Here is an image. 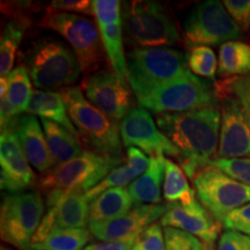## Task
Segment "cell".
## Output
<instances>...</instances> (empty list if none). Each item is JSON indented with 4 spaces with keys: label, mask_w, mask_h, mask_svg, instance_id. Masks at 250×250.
Instances as JSON below:
<instances>
[{
    "label": "cell",
    "mask_w": 250,
    "mask_h": 250,
    "mask_svg": "<svg viewBox=\"0 0 250 250\" xmlns=\"http://www.w3.org/2000/svg\"><path fill=\"white\" fill-rule=\"evenodd\" d=\"M121 1L118 0H94L93 11L100 36L112 70L122 80H127V65L123 45Z\"/></svg>",
    "instance_id": "cell-15"
},
{
    "label": "cell",
    "mask_w": 250,
    "mask_h": 250,
    "mask_svg": "<svg viewBox=\"0 0 250 250\" xmlns=\"http://www.w3.org/2000/svg\"><path fill=\"white\" fill-rule=\"evenodd\" d=\"M217 99L220 102L221 115L218 158L250 156V130L246 105L233 95L223 94L217 95Z\"/></svg>",
    "instance_id": "cell-13"
},
{
    "label": "cell",
    "mask_w": 250,
    "mask_h": 250,
    "mask_svg": "<svg viewBox=\"0 0 250 250\" xmlns=\"http://www.w3.org/2000/svg\"><path fill=\"white\" fill-rule=\"evenodd\" d=\"M44 212V203L40 192L23 191L6 195L0 211L2 241L20 250H30Z\"/></svg>",
    "instance_id": "cell-8"
},
{
    "label": "cell",
    "mask_w": 250,
    "mask_h": 250,
    "mask_svg": "<svg viewBox=\"0 0 250 250\" xmlns=\"http://www.w3.org/2000/svg\"><path fill=\"white\" fill-rule=\"evenodd\" d=\"M183 37L189 48L208 45H223L241 37V30L236 27L227 13L223 2L208 0L192 9L183 27Z\"/></svg>",
    "instance_id": "cell-11"
},
{
    "label": "cell",
    "mask_w": 250,
    "mask_h": 250,
    "mask_svg": "<svg viewBox=\"0 0 250 250\" xmlns=\"http://www.w3.org/2000/svg\"><path fill=\"white\" fill-rule=\"evenodd\" d=\"M8 93L7 98L19 115L26 112L31 98L30 74L26 66L15 67L7 76Z\"/></svg>",
    "instance_id": "cell-29"
},
{
    "label": "cell",
    "mask_w": 250,
    "mask_h": 250,
    "mask_svg": "<svg viewBox=\"0 0 250 250\" xmlns=\"http://www.w3.org/2000/svg\"><path fill=\"white\" fill-rule=\"evenodd\" d=\"M123 159L110 158L96 152H83L77 159L56 166L40 181L46 192H71L73 190L89 191L108 174L122 164Z\"/></svg>",
    "instance_id": "cell-9"
},
{
    "label": "cell",
    "mask_w": 250,
    "mask_h": 250,
    "mask_svg": "<svg viewBox=\"0 0 250 250\" xmlns=\"http://www.w3.org/2000/svg\"><path fill=\"white\" fill-rule=\"evenodd\" d=\"M83 250H92V248H90V247H89V246H87V247H86V248H85V249H83Z\"/></svg>",
    "instance_id": "cell-44"
},
{
    "label": "cell",
    "mask_w": 250,
    "mask_h": 250,
    "mask_svg": "<svg viewBox=\"0 0 250 250\" xmlns=\"http://www.w3.org/2000/svg\"><path fill=\"white\" fill-rule=\"evenodd\" d=\"M166 156H149L147 170L129 186V192L136 205H156L161 203V186L165 180Z\"/></svg>",
    "instance_id": "cell-22"
},
{
    "label": "cell",
    "mask_w": 250,
    "mask_h": 250,
    "mask_svg": "<svg viewBox=\"0 0 250 250\" xmlns=\"http://www.w3.org/2000/svg\"><path fill=\"white\" fill-rule=\"evenodd\" d=\"M220 124L217 105L156 116L159 129L180 151L177 160L190 179L218 158Z\"/></svg>",
    "instance_id": "cell-1"
},
{
    "label": "cell",
    "mask_w": 250,
    "mask_h": 250,
    "mask_svg": "<svg viewBox=\"0 0 250 250\" xmlns=\"http://www.w3.org/2000/svg\"><path fill=\"white\" fill-rule=\"evenodd\" d=\"M217 95H233L242 103H250V77L228 78L214 86Z\"/></svg>",
    "instance_id": "cell-34"
},
{
    "label": "cell",
    "mask_w": 250,
    "mask_h": 250,
    "mask_svg": "<svg viewBox=\"0 0 250 250\" xmlns=\"http://www.w3.org/2000/svg\"><path fill=\"white\" fill-rule=\"evenodd\" d=\"M126 65L136 98L190 72L186 55L171 48H134L127 52Z\"/></svg>",
    "instance_id": "cell-3"
},
{
    "label": "cell",
    "mask_w": 250,
    "mask_h": 250,
    "mask_svg": "<svg viewBox=\"0 0 250 250\" xmlns=\"http://www.w3.org/2000/svg\"><path fill=\"white\" fill-rule=\"evenodd\" d=\"M81 89L92 104L114 122L123 121L133 110L131 90L115 72L99 71L86 77Z\"/></svg>",
    "instance_id": "cell-12"
},
{
    "label": "cell",
    "mask_w": 250,
    "mask_h": 250,
    "mask_svg": "<svg viewBox=\"0 0 250 250\" xmlns=\"http://www.w3.org/2000/svg\"><path fill=\"white\" fill-rule=\"evenodd\" d=\"M148 166L149 158L145 153L137 147H129L126 151V165L114 168L105 179L86 192V198L88 202H93L109 189L123 188L131 184V181L139 179L147 170Z\"/></svg>",
    "instance_id": "cell-20"
},
{
    "label": "cell",
    "mask_w": 250,
    "mask_h": 250,
    "mask_svg": "<svg viewBox=\"0 0 250 250\" xmlns=\"http://www.w3.org/2000/svg\"><path fill=\"white\" fill-rule=\"evenodd\" d=\"M48 211L55 214V228H86L89 223L88 199L83 190L64 193Z\"/></svg>",
    "instance_id": "cell-23"
},
{
    "label": "cell",
    "mask_w": 250,
    "mask_h": 250,
    "mask_svg": "<svg viewBox=\"0 0 250 250\" xmlns=\"http://www.w3.org/2000/svg\"><path fill=\"white\" fill-rule=\"evenodd\" d=\"M250 73V45L229 41L219 49L218 74L221 78L247 76Z\"/></svg>",
    "instance_id": "cell-27"
},
{
    "label": "cell",
    "mask_w": 250,
    "mask_h": 250,
    "mask_svg": "<svg viewBox=\"0 0 250 250\" xmlns=\"http://www.w3.org/2000/svg\"><path fill=\"white\" fill-rule=\"evenodd\" d=\"M136 239L122 240V241H108L102 243H94L89 247L92 250H132Z\"/></svg>",
    "instance_id": "cell-41"
},
{
    "label": "cell",
    "mask_w": 250,
    "mask_h": 250,
    "mask_svg": "<svg viewBox=\"0 0 250 250\" xmlns=\"http://www.w3.org/2000/svg\"><path fill=\"white\" fill-rule=\"evenodd\" d=\"M121 138L125 147H137L149 156L180 158V151L159 129L148 110L134 108L121 123Z\"/></svg>",
    "instance_id": "cell-14"
},
{
    "label": "cell",
    "mask_w": 250,
    "mask_h": 250,
    "mask_svg": "<svg viewBox=\"0 0 250 250\" xmlns=\"http://www.w3.org/2000/svg\"><path fill=\"white\" fill-rule=\"evenodd\" d=\"M217 250H250V236L235 230H226L219 237Z\"/></svg>",
    "instance_id": "cell-39"
},
{
    "label": "cell",
    "mask_w": 250,
    "mask_h": 250,
    "mask_svg": "<svg viewBox=\"0 0 250 250\" xmlns=\"http://www.w3.org/2000/svg\"><path fill=\"white\" fill-rule=\"evenodd\" d=\"M223 226L226 230H235L250 236V203L230 212L225 219Z\"/></svg>",
    "instance_id": "cell-37"
},
{
    "label": "cell",
    "mask_w": 250,
    "mask_h": 250,
    "mask_svg": "<svg viewBox=\"0 0 250 250\" xmlns=\"http://www.w3.org/2000/svg\"><path fill=\"white\" fill-rule=\"evenodd\" d=\"M59 93L66 104L71 121L89 145L99 154L123 159L121 134L115 122L86 100L79 87H67Z\"/></svg>",
    "instance_id": "cell-2"
},
{
    "label": "cell",
    "mask_w": 250,
    "mask_h": 250,
    "mask_svg": "<svg viewBox=\"0 0 250 250\" xmlns=\"http://www.w3.org/2000/svg\"><path fill=\"white\" fill-rule=\"evenodd\" d=\"M23 29L18 23L8 22L2 30L0 41V74L7 77L13 67L15 55L23 39Z\"/></svg>",
    "instance_id": "cell-30"
},
{
    "label": "cell",
    "mask_w": 250,
    "mask_h": 250,
    "mask_svg": "<svg viewBox=\"0 0 250 250\" xmlns=\"http://www.w3.org/2000/svg\"><path fill=\"white\" fill-rule=\"evenodd\" d=\"M0 165L1 190L11 193L23 192L35 183L36 175L31 169L15 130L1 131Z\"/></svg>",
    "instance_id": "cell-17"
},
{
    "label": "cell",
    "mask_w": 250,
    "mask_h": 250,
    "mask_svg": "<svg viewBox=\"0 0 250 250\" xmlns=\"http://www.w3.org/2000/svg\"><path fill=\"white\" fill-rule=\"evenodd\" d=\"M164 198L168 204L191 205L197 202L196 191L191 189L188 182L187 174L169 159H165V180H164Z\"/></svg>",
    "instance_id": "cell-26"
},
{
    "label": "cell",
    "mask_w": 250,
    "mask_h": 250,
    "mask_svg": "<svg viewBox=\"0 0 250 250\" xmlns=\"http://www.w3.org/2000/svg\"><path fill=\"white\" fill-rule=\"evenodd\" d=\"M160 224L192 234L210 245H213L218 239L221 228V224L198 202L188 206L170 204Z\"/></svg>",
    "instance_id": "cell-18"
},
{
    "label": "cell",
    "mask_w": 250,
    "mask_h": 250,
    "mask_svg": "<svg viewBox=\"0 0 250 250\" xmlns=\"http://www.w3.org/2000/svg\"><path fill=\"white\" fill-rule=\"evenodd\" d=\"M210 167H214L226 174L227 176L239 181L246 186L250 187V159H215L208 164Z\"/></svg>",
    "instance_id": "cell-33"
},
{
    "label": "cell",
    "mask_w": 250,
    "mask_h": 250,
    "mask_svg": "<svg viewBox=\"0 0 250 250\" xmlns=\"http://www.w3.org/2000/svg\"><path fill=\"white\" fill-rule=\"evenodd\" d=\"M223 5L240 30L250 28V0H225Z\"/></svg>",
    "instance_id": "cell-36"
},
{
    "label": "cell",
    "mask_w": 250,
    "mask_h": 250,
    "mask_svg": "<svg viewBox=\"0 0 250 250\" xmlns=\"http://www.w3.org/2000/svg\"><path fill=\"white\" fill-rule=\"evenodd\" d=\"M49 8L56 12H62V13L94 15L93 1H89V0H56L50 4Z\"/></svg>",
    "instance_id": "cell-38"
},
{
    "label": "cell",
    "mask_w": 250,
    "mask_h": 250,
    "mask_svg": "<svg viewBox=\"0 0 250 250\" xmlns=\"http://www.w3.org/2000/svg\"><path fill=\"white\" fill-rule=\"evenodd\" d=\"M15 132L28 161L34 168L41 173H48L56 167L57 162L50 152L45 133L35 116L27 115L20 117Z\"/></svg>",
    "instance_id": "cell-19"
},
{
    "label": "cell",
    "mask_w": 250,
    "mask_h": 250,
    "mask_svg": "<svg viewBox=\"0 0 250 250\" xmlns=\"http://www.w3.org/2000/svg\"><path fill=\"white\" fill-rule=\"evenodd\" d=\"M90 239L86 228H54L42 243L34 250H83Z\"/></svg>",
    "instance_id": "cell-28"
},
{
    "label": "cell",
    "mask_w": 250,
    "mask_h": 250,
    "mask_svg": "<svg viewBox=\"0 0 250 250\" xmlns=\"http://www.w3.org/2000/svg\"><path fill=\"white\" fill-rule=\"evenodd\" d=\"M41 26L57 31L70 43L86 77L95 73L103 61V44L99 28L92 20L48 8Z\"/></svg>",
    "instance_id": "cell-7"
},
{
    "label": "cell",
    "mask_w": 250,
    "mask_h": 250,
    "mask_svg": "<svg viewBox=\"0 0 250 250\" xmlns=\"http://www.w3.org/2000/svg\"><path fill=\"white\" fill-rule=\"evenodd\" d=\"M123 28L131 44L143 49L176 44L180 34L160 2L131 1L124 7Z\"/></svg>",
    "instance_id": "cell-5"
},
{
    "label": "cell",
    "mask_w": 250,
    "mask_h": 250,
    "mask_svg": "<svg viewBox=\"0 0 250 250\" xmlns=\"http://www.w3.org/2000/svg\"><path fill=\"white\" fill-rule=\"evenodd\" d=\"M133 199L129 190L112 188L90 202L89 223H102L121 218L132 210Z\"/></svg>",
    "instance_id": "cell-24"
},
{
    "label": "cell",
    "mask_w": 250,
    "mask_h": 250,
    "mask_svg": "<svg viewBox=\"0 0 250 250\" xmlns=\"http://www.w3.org/2000/svg\"><path fill=\"white\" fill-rule=\"evenodd\" d=\"M19 114L13 105L11 104L7 96L0 98V123H1V131L15 130L18 126Z\"/></svg>",
    "instance_id": "cell-40"
},
{
    "label": "cell",
    "mask_w": 250,
    "mask_h": 250,
    "mask_svg": "<svg viewBox=\"0 0 250 250\" xmlns=\"http://www.w3.org/2000/svg\"><path fill=\"white\" fill-rule=\"evenodd\" d=\"M192 181L201 204L220 224L230 212L250 203V187L214 167L203 168Z\"/></svg>",
    "instance_id": "cell-10"
},
{
    "label": "cell",
    "mask_w": 250,
    "mask_h": 250,
    "mask_svg": "<svg viewBox=\"0 0 250 250\" xmlns=\"http://www.w3.org/2000/svg\"><path fill=\"white\" fill-rule=\"evenodd\" d=\"M245 104V103H243ZM246 109H247V118H248V126L250 130V103H246Z\"/></svg>",
    "instance_id": "cell-42"
},
{
    "label": "cell",
    "mask_w": 250,
    "mask_h": 250,
    "mask_svg": "<svg viewBox=\"0 0 250 250\" xmlns=\"http://www.w3.org/2000/svg\"><path fill=\"white\" fill-rule=\"evenodd\" d=\"M164 233L166 250H213V245L202 241L184 230L165 227Z\"/></svg>",
    "instance_id": "cell-32"
},
{
    "label": "cell",
    "mask_w": 250,
    "mask_h": 250,
    "mask_svg": "<svg viewBox=\"0 0 250 250\" xmlns=\"http://www.w3.org/2000/svg\"><path fill=\"white\" fill-rule=\"evenodd\" d=\"M170 204L136 205L123 217L102 223H89V230L100 241L137 239L148 226L164 217Z\"/></svg>",
    "instance_id": "cell-16"
},
{
    "label": "cell",
    "mask_w": 250,
    "mask_h": 250,
    "mask_svg": "<svg viewBox=\"0 0 250 250\" xmlns=\"http://www.w3.org/2000/svg\"><path fill=\"white\" fill-rule=\"evenodd\" d=\"M26 112L28 115H33V116L37 115L42 120L54 122V123L65 127L74 136L79 134L73 122L71 121L67 107L62 98L61 93L42 89L33 90Z\"/></svg>",
    "instance_id": "cell-21"
},
{
    "label": "cell",
    "mask_w": 250,
    "mask_h": 250,
    "mask_svg": "<svg viewBox=\"0 0 250 250\" xmlns=\"http://www.w3.org/2000/svg\"><path fill=\"white\" fill-rule=\"evenodd\" d=\"M28 65L34 86L42 90L67 88L83 72L73 50L55 40L37 43L28 59Z\"/></svg>",
    "instance_id": "cell-6"
},
{
    "label": "cell",
    "mask_w": 250,
    "mask_h": 250,
    "mask_svg": "<svg viewBox=\"0 0 250 250\" xmlns=\"http://www.w3.org/2000/svg\"><path fill=\"white\" fill-rule=\"evenodd\" d=\"M217 100L213 87L190 71L183 77L154 87L145 95L137 98V102L140 108L161 115L217 105Z\"/></svg>",
    "instance_id": "cell-4"
},
{
    "label": "cell",
    "mask_w": 250,
    "mask_h": 250,
    "mask_svg": "<svg viewBox=\"0 0 250 250\" xmlns=\"http://www.w3.org/2000/svg\"><path fill=\"white\" fill-rule=\"evenodd\" d=\"M188 67L196 77L214 80L218 71V59L210 46H195L187 56Z\"/></svg>",
    "instance_id": "cell-31"
},
{
    "label": "cell",
    "mask_w": 250,
    "mask_h": 250,
    "mask_svg": "<svg viewBox=\"0 0 250 250\" xmlns=\"http://www.w3.org/2000/svg\"><path fill=\"white\" fill-rule=\"evenodd\" d=\"M0 250H13L11 248H8V247H5V246H1V248H0Z\"/></svg>",
    "instance_id": "cell-43"
},
{
    "label": "cell",
    "mask_w": 250,
    "mask_h": 250,
    "mask_svg": "<svg viewBox=\"0 0 250 250\" xmlns=\"http://www.w3.org/2000/svg\"><path fill=\"white\" fill-rule=\"evenodd\" d=\"M132 250H166L165 233L161 224H153L136 239Z\"/></svg>",
    "instance_id": "cell-35"
},
{
    "label": "cell",
    "mask_w": 250,
    "mask_h": 250,
    "mask_svg": "<svg viewBox=\"0 0 250 250\" xmlns=\"http://www.w3.org/2000/svg\"><path fill=\"white\" fill-rule=\"evenodd\" d=\"M41 123L44 129L50 152L57 164H66L83 154L80 143L73 133L51 121L42 120Z\"/></svg>",
    "instance_id": "cell-25"
}]
</instances>
